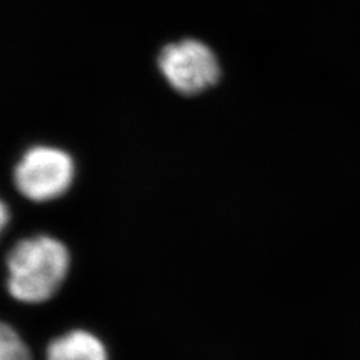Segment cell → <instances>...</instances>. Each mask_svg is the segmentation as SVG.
Returning a JSON list of instances; mask_svg holds the SVG:
<instances>
[{"mask_svg": "<svg viewBox=\"0 0 360 360\" xmlns=\"http://www.w3.org/2000/svg\"><path fill=\"white\" fill-rule=\"evenodd\" d=\"M66 246L50 236H33L20 240L6 258L9 295L22 303L50 300L70 270Z\"/></svg>", "mask_w": 360, "mask_h": 360, "instance_id": "1", "label": "cell"}, {"mask_svg": "<svg viewBox=\"0 0 360 360\" xmlns=\"http://www.w3.org/2000/svg\"><path fill=\"white\" fill-rule=\"evenodd\" d=\"M74 161L65 150L35 146L21 156L14 172L18 193L30 201L44 202L63 195L74 180Z\"/></svg>", "mask_w": 360, "mask_h": 360, "instance_id": "2", "label": "cell"}, {"mask_svg": "<svg viewBox=\"0 0 360 360\" xmlns=\"http://www.w3.org/2000/svg\"><path fill=\"white\" fill-rule=\"evenodd\" d=\"M158 65L165 80L184 95L205 92L218 82L221 68L215 53L198 39H182L162 49Z\"/></svg>", "mask_w": 360, "mask_h": 360, "instance_id": "3", "label": "cell"}, {"mask_svg": "<svg viewBox=\"0 0 360 360\" xmlns=\"http://www.w3.org/2000/svg\"><path fill=\"white\" fill-rule=\"evenodd\" d=\"M47 360H108V353L103 341L94 333L71 330L50 342Z\"/></svg>", "mask_w": 360, "mask_h": 360, "instance_id": "4", "label": "cell"}, {"mask_svg": "<svg viewBox=\"0 0 360 360\" xmlns=\"http://www.w3.org/2000/svg\"><path fill=\"white\" fill-rule=\"evenodd\" d=\"M0 360H32L26 342L9 324L0 321Z\"/></svg>", "mask_w": 360, "mask_h": 360, "instance_id": "5", "label": "cell"}, {"mask_svg": "<svg viewBox=\"0 0 360 360\" xmlns=\"http://www.w3.org/2000/svg\"><path fill=\"white\" fill-rule=\"evenodd\" d=\"M8 221H9L8 207H6L5 202L0 200V233L5 230V227L8 225Z\"/></svg>", "mask_w": 360, "mask_h": 360, "instance_id": "6", "label": "cell"}]
</instances>
